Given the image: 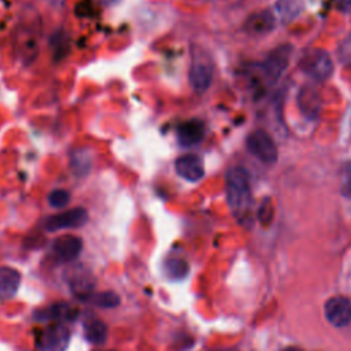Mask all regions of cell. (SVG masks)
Listing matches in <instances>:
<instances>
[{
	"label": "cell",
	"instance_id": "cell-1",
	"mask_svg": "<svg viewBox=\"0 0 351 351\" xmlns=\"http://www.w3.org/2000/svg\"><path fill=\"white\" fill-rule=\"evenodd\" d=\"M225 189L233 217L243 225L251 222L252 196L247 171L239 166L230 167L225 176Z\"/></svg>",
	"mask_w": 351,
	"mask_h": 351
},
{
	"label": "cell",
	"instance_id": "cell-2",
	"mask_svg": "<svg viewBox=\"0 0 351 351\" xmlns=\"http://www.w3.org/2000/svg\"><path fill=\"white\" fill-rule=\"evenodd\" d=\"M214 63L210 53L202 47L193 44L191 47V63L188 80L192 89L197 93H203L208 89L213 81Z\"/></svg>",
	"mask_w": 351,
	"mask_h": 351
},
{
	"label": "cell",
	"instance_id": "cell-3",
	"mask_svg": "<svg viewBox=\"0 0 351 351\" xmlns=\"http://www.w3.org/2000/svg\"><path fill=\"white\" fill-rule=\"evenodd\" d=\"M300 69L314 81L322 82L333 73V60L324 49H310L300 58Z\"/></svg>",
	"mask_w": 351,
	"mask_h": 351
},
{
	"label": "cell",
	"instance_id": "cell-4",
	"mask_svg": "<svg viewBox=\"0 0 351 351\" xmlns=\"http://www.w3.org/2000/svg\"><path fill=\"white\" fill-rule=\"evenodd\" d=\"M70 337V329L64 324H51L40 330L34 343V351H66Z\"/></svg>",
	"mask_w": 351,
	"mask_h": 351
},
{
	"label": "cell",
	"instance_id": "cell-5",
	"mask_svg": "<svg viewBox=\"0 0 351 351\" xmlns=\"http://www.w3.org/2000/svg\"><path fill=\"white\" fill-rule=\"evenodd\" d=\"M247 149L263 163L270 165L277 160L276 143L265 130H255L247 137Z\"/></svg>",
	"mask_w": 351,
	"mask_h": 351
},
{
	"label": "cell",
	"instance_id": "cell-6",
	"mask_svg": "<svg viewBox=\"0 0 351 351\" xmlns=\"http://www.w3.org/2000/svg\"><path fill=\"white\" fill-rule=\"evenodd\" d=\"M88 211L84 207H74L59 214L51 215L45 221V229L56 232L62 229H77L88 222Z\"/></svg>",
	"mask_w": 351,
	"mask_h": 351
},
{
	"label": "cell",
	"instance_id": "cell-7",
	"mask_svg": "<svg viewBox=\"0 0 351 351\" xmlns=\"http://www.w3.org/2000/svg\"><path fill=\"white\" fill-rule=\"evenodd\" d=\"M82 251V240L73 234H63L53 240L52 255L56 261L69 263L75 261Z\"/></svg>",
	"mask_w": 351,
	"mask_h": 351
},
{
	"label": "cell",
	"instance_id": "cell-8",
	"mask_svg": "<svg viewBox=\"0 0 351 351\" xmlns=\"http://www.w3.org/2000/svg\"><path fill=\"white\" fill-rule=\"evenodd\" d=\"M291 52H292L291 45H280L265 60L263 71L270 84L276 82L282 74V71L287 69L289 63Z\"/></svg>",
	"mask_w": 351,
	"mask_h": 351
},
{
	"label": "cell",
	"instance_id": "cell-9",
	"mask_svg": "<svg viewBox=\"0 0 351 351\" xmlns=\"http://www.w3.org/2000/svg\"><path fill=\"white\" fill-rule=\"evenodd\" d=\"M174 169L181 178L189 182H196L204 176L203 160L196 154H184L178 156L174 162Z\"/></svg>",
	"mask_w": 351,
	"mask_h": 351
},
{
	"label": "cell",
	"instance_id": "cell-10",
	"mask_svg": "<svg viewBox=\"0 0 351 351\" xmlns=\"http://www.w3.org/2000/svg\"><path fill=\"white\" fill-rule=\"evenodd\" d=\"M326 319L337 328L346 326L351 321V302L343 296H335L325 303Z\"/></svg>",
	"mask_w": 351,
	"mask_h": 351
},
{
	"label": "cell",
	"instance_id": "cell-11",
	"mask_svg": "<svg viewBox=\"0 0 351 351\" xmlns=\"http://www.w3.org/2000/svg\"><path fill=\"white\" fill-rule=\"evenodd\" d=\"M78 315V310L71 307L69 303L58 302L43 310L34 313L36 319L38 321H53V324H64L74 321Z\"/></svg>",
	"mask_w": 351,
	"mask_h": 351
},
{
	"label": "cell",
	"instance_id": "cell-12",
	"mask_svg": "<svg viewBox=\"0 0 351 351\" xmlns=\"http://www.w3.org/2000/svg\"><path fill=\"white\" fill-rule=\"evenodd\" d=\"M204 137V123L200 119H189L182 122L177 129V140L182 147L199 144Z\"/></svg>",
	"mask_w": 351,
	"mask_h": 351
},
{
	"label": "cell",
	"instance_id": "cell-13",
	"mask_svg": "<svg viewBox=\"0 0 351 351\" xmlns=\"http://www.w3.org/2000/svg\"><path fill=\"white\" fill-rule=\"evenodd\" d=\"M299 108L308 118H317L321 110L319 92L313 85H306L300 89L298 96Z\"/></svg>",
	"mask_w": 351,
	"mask_h": 351
},
{
	"label": "cell",
	"instance_id": "cell-14",
	"mask_svg": "<svg viewBox=\"0 0 351 351\" xmlns=\"http://www.w3.org/2000/svg\"><path fill=\"white\" fill-rule=\"evenodd\" d=\"M21 285V273L10 266L0 267V300L11 299Z\"/></svg>",
	"mask_w": 351,
	"mask_h": 351
},
{
	"label": "cell",
	"instance_id": "cell-15",
	"mask_svg": "<svg viewBox=\"0 0 351 351\" xmlns=\"http://www.w3.org/2000/svg\"><path fill=\"white\" fill-rule=\"evenodd\" d=\"M73 274V278H70V289L77 298L86 300L93 293L95 278L90 273L84 271V269L80 271H74Z\"/></svg>",
	"mask_w": 351,
	"mask_h": 351
},
{
	"label": "cell",
	"instance_id": "cell-16",
	"mask_svg": "<svg viewBox=\"0 0 351 351\" xmlns=\"http://www.w3.org/2000/svg\"><path fill=\"white\" fill-rule=\"evenodd\" d=\"M108 335L107 325L97 318H88L84 322V337L88 343L99 346L106 343Z\"/></svg>",
	"mask_w": 351,
	"mask_h": 351
},
{
	"label": "cell",
	"instance_id": "cell-17",
	"mask_svg": "<svg viewBox=\"0 0 351 351\" xmlns=\"http://www.w3.org/2000/svg\"><path fill=\"white\" fill-rule=\"evenodd\" d=\"M303 10L302 0H277L274 5V16L281 23L293 21Z\"/></svg>",
	"mask_w": 351,
	"mask_h": 351
},
{
	"label": "cell",
	"instance_id": "cell-18",
	"mask_svg": "<svg viewBox=\"0 0 351 351\" xmlns=\"http://www.w3.org/2000/svg\"><path fill=\"white\" fill-rule=\"evenodd\" d=\"M274 25H276L274 14L270 12V11H262L259 14L251 15L247 27L251 33L262 34V33H266V32L271 30L274 27Z\"/></svg>",
	"mask_w": 351,
	"mask_h": 351
},
{
	"label": "cell",
	"instance_id": "cell-19",
	"mask_svg": "<svg viewBox=\"0 0 351 351\" xmlns=\"http://www.w3.org/2000/svg\"><path fill=\"white\" fill-rule=\"evenodd\" d=\"M86 302L100 308H114L121 303V298L118 293L112 291H101V292H93L86 299Z\"/></svg>",
	"mask_w": 351,
	"mask_h": 351
},
{
	"label": "cell",
	"instance_id": "cell-20",
	"mask_svg": "<svg viewBox=\"0 0 351 351\" xmlns=\"http://www.w3.org/2000/svg\"><path fill=\"white\" fill-rule=\"evenodd\" d=\"M163 270L171 280H181V278L186 277V274L189 271V266L184 259L171 256L165 261Z\"/></svg>",
	"mask_w": 351,
	"mask_h": 351
},
{
	"label": "cell",
	"instance_id": "cell-21",
	"mask_svg": "<svg viewBox=\"0 0 351 351\" xmlns=\"http://www.w3.org/2000/svg\"><path fill=\"white\" fill-rule=\"evenodd\" d=\"M70 166H71V170L75 176H85L90 166H92V160H90V155L88 154V151L85 149H80V151H74L71 154V158H70Z\"/></svg>",
	"mask_w": 351,
	"mask_h": 351
},
{
	"label": "cell",
	"instance_id": "cell-22",
	"mask_svg": "<svg viewBox=\"0 0 351 351\" xmlns=\"http://www.w3.org/2000/svg\"><path fill=\"white\" fill-rule=\"evenodd\" d=\"M51 47L53 48V52H55V58L56 59H62L67 51H69V40H67V36L59 30L56 32L52 37H51Z\"/></svg>",
	"mask_w": 351,
	"mask_h": 351
},
{
	"label": "cell",
	"instance_id": "cell-23",
	"mask_svg": "<svg viewBox=\"0 0 351 351\" xmlns=\"http://www.w3.org/2000/svg\"><path fill=\"white\" fill-rule=\"evenodd\" d=\"M340 192L346 197H351V160L346 162L340 169Z\"/></svg>",
	"mask_w": 351,
	"mask_h": 351
},
{
	"label": "cell",
	"instance_id": "cell-24",
	"mask_svg": "<svg viewBox=\"0 0 351 351\" xmlns=\"http://www.w3.org/2000/svg\"><path fill=\"white\" fill-rule=\"evenodd\" d=\"M70 202V193L66 189H53L48 196V203L53 208H63Z\"/></svg>",
	"mask_w": 351,
	"mask_h": 351
},
{
	"label": "cell",
	"instance_id": "cell-25",
	"mask_svg": "<svg viewBox=\"0 0 351 351\" xmlns=\"http://www.w3.org/2000/svg\"><path fill=\"white\" fill-rule=\"evenodd\" d=\"M339 53H340L341 60L344 63H347L348 66H351V33L343 40Z\"/></svg>",
	"mask_w": 351,
	"mask_h": 351
},
{
	"label": "cell",
	"instance_id": "cell-26",
	"mask_svg": "<svg viewBox=\"0 0 351 351\" xmlns=\"http://www.w3.org/2000/svg\"><path fill=\"white\" fill-rule=\"evenodd\" d=\"M271 217H273V208H271V203L267 200L266 203L262 204V207L259 210V218L262 222L267 223V222H270Z\"/></svg>",
	"mask_w": 351,
	"mask_h": 351
},
{
	"label": "cell",
	"instance_id": "cell-27",
	"mask_svg": "<svg viewBox=\"0 0 351 351\" xmlns=\"http://www.w3.org/2000/svg\"><path fill=\"white\" fill-rule=\"evenodd\" d=\"M337 5L340 7V10L350 12L351 11V0H336Z\"/></svg>",
	"mask_w": 351,
	"mask_h": 351
},
{
	"label": "cell",
	"instance_id": "cell-28",
	"mask_svg": "<svg viewBox=\"0 0 351 351\" xmlns=\"http://www.w3.org/2000/svg\"><path fill=\"white\" fill-rule=\"evenodd\" d=\"M119 0H99L100 4L103 5H112V4H117Z\"/></svg>",
	"mask_w": 351,
	"mask_h": 351
},
{
	"label": "cell",
	"instance_id": "cell-29",
	"mask_svg": "<svg viewBox=\"0 0 351 351\" xmlns=\"http://www.w3.org/2000/svg\"><path fill=\"white\" fill-rule=\"evenodd\" d=\"M282 351H300V350H298V348H285Z\"/></svg>",
	"mask_w": 351,
	"mask_h": 351
},
{
	"label": "cell",
	"instance_id": "cell-30",
	"mask_svg": "<svg viewBox=\"0 0 351 351\" xmlns=\"http://www.w3.org/2000/svg\"><path fill=\"white\" fill-rule=\"evenodd\" d=\"M99 351H103V350H99ZM106 351H114V350H106Z\"/></svg>",
	"mask_w": 351,
	"mask_h": 351
}]
</instances>
